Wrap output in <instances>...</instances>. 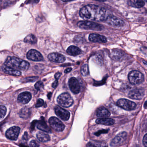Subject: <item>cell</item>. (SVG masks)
<instances>
[{
    "mask_svg": "<svg viewBox=\"0 0 147 147\" xmlns=\"http://www.w3.org/2000/svg\"><path fill=\"white\" fill-rule=\"evenodd\" d=\"M7 112V109L4 105H0V119L3 118Z\"/></svg>",
    "mask_w": 147,
    "mask_h": 147,
    "instance_id": "30",
    "label": "cell"
},
{
    "mask_svg": "<svg viewBox=\"0 0 147 147\" xmlns=\"http://www.w3.org/2000/svg\"><path fill=\"white\" fill-rule=\"evenodd\" d=\"M96 122L98 124L106 125V126H111L115 123V121L114 119L108 118H99L97 119Z\"/></svg>",
    "mask_w": 147,
    "mask_h": 147,
    "instance_id": "22",
    "label": "cell"
},
{
    "mask_svg": "<svg viewBox=\"0 0 147 147\" xmlns=\"http://www.w3.org/2000/svg\"><path fill=\"white\" fill-rule=\"evenodd\" d=\"M127 134L125 132H121L118 134L111 142L110 143L111 146H115L122 143L127 138Z\"/></svg>",
    "mask_w": 147,
    "mask_h": 147,
    "instance_id": "14",
    "label": "cell"
},
{
    "mask_svg": "<svg viewBox=\"0 0 147 147\" xmlns=\"http://www.w3.org/2000/svg\"><path fill=\"white\" fill-rule=\"evenodd\" d=\"M37 138L39 141L42 142H47L51 140L49 135L44 132H39L37 133Z\"/></svg>",
    "mask_w": 147,
    "mask_h": 147,
    "instance_id": "25",
    "label": "cell"
},
{
    "mask_svg": "<svg viewBox=\"0 0 147 147\" xmlns=\"http://www.w3.org/2000/svg\"><path fill=\"white\" fill-rule=\"evenodd\" d=\"M143 143L145 147H147V134L145 135L143 138Z\"/></svg>",
    "mask_w": 147,
    "mask_h": 147,
    "instance_id": "35",
    "label": "cell"
},
{
    "mask_svg": "<svg viewBox=\"0 0 147 147\" xmlns=\"http://www.w3.org/2000/svg\"><path fill=\"white\" fill-rule=\"evenodd\" d=\"M128 79L131 84H138L144 81V75L138 71H132L128 74Z\"/></svg>",
    "mask_w": 147,
    "mask_h": 147,
    "instance_id": "5",
    "label": "cell"
},
{
    "mask_svg": "<svg viewBox=\"0 0 147 147\" xmlns=\"http://www.w3.org/2000/svg\"><path fill=\"white\" fill-rule=\"evenodd\" d=\"M103 80H102V81H101L100 82H101V83H102L103 84H104V83H102V82H103ZM99 84L101 85V84H100H100H97V86H99Z\"/></svg>",
    "mask_w": 147,
    "mask_h": 147,
    "instance_id": "44",
    "label": "cell"
},
{
    "mask_svg": "<svg viewBox=\"0 0 147 147\" xmlns=\"http://www.w3.org/2000/svg\"><path fill=\"white\" fill-rule=\"evenodd\" d=\"M96 1H104V0H96Z\"/></svg>",
    "mask_w": 147,
    "mask_h": 147,
    "instance_id": "47",
    "label": "cell"
},
{
    "mask_svg": "<svg viewBox=\"0 0 147 147\" xmlns=\"http://www.w3.org/2000/svg\"><path fill=\"white\" fill-rule=\"evenodd\" d=\"M5 65L14 69L26 71L30 67L29 63L15 57H9L5 62Z\"/></svg>",
    "mask_w": 147,
    "mask_h": 147,
    "instance_id": "2",
    "label": "cell"
},
{
    "mask_svg": "<svg viewBox=\"0 0 147 147\" xmlns=\"http://www.w3.org/2000/svg\"><path fill=\"white\" fill-rule=\"evenodd\" d=\"M32 98V94L28 92H24L19 94L18 97V102L23 104L29 102Z\"/></svg>",
    "mask_w": 147,
    "mask_h": 147,
    "instance_id": "15",
    "label": "cell"
},
{
    "mask_svg": "<svg viewBox=\"0 0 147 147\" xmlns=\"http://www.w3.org/2000/svg\"><path fill=\"white\" fill-rule=\"evenodd\" d=\"M78 26L80 28L86 30L101 31L102 29V26L100 24L88 21L79 22L78 23Z\"/></svg>",
    "mask_w": 147,
    "mask_h": 147,
    "instance_id": "4",
    "label": "cell"
},
{
    "mask_svg": "<svg viewBox=\"0 0 147 147\" xmlns=\"http://www.w3.org/2000/svg\"><path fill=\"white\" fill-rule=\"evenodd\" d=\"M144 96V91L141 89H135L130 91L128 96L130 98L134 99H142Z\"/></svg>",
    "mask_w": 147,
    "mask_h": 147,
    "instance_id": "17",
    "label": "cell"
},
{
    "mask_svg": "<svg viewBox=\"0 0 147 147\" xmlns=\"http://www.w3.org/2000/svg\"><path fill=\"white\" fill-rule=\"evenodd\" d=\"M34 86H35V89L36 90H39L41 88L44 87V84H43V82L42 81H38L35 84Z\"/></svg>",
    "mask_w": 147,
    "mask_h": 147,
    "instance_id": "32",
    "label": "cell"
},
{
    "mask_svg": "<svg viewBox=\"0 0 147 147\" xmlns=\"http://www.w3.org/2000/svg\"><path fill=\"white\" fill-rule=\"evenodd\" d=\"M36 125L37 128L39 130L44 131L45 132H47V133H51V129L49 128L47 123H46L43 117L41 120H40L39 121H37Z\"/></svg>",
    "mask_w": 147,
    "mask_h": 147,
    "instance_id": "19",
    "label": "cell"
},
{
    "mask_svg": "<svg viewBox=\"0 0 147 147\" xmlns=\"http://www.w3.org/2000/svg\"><path fill=\"white\" fill-rule=\"evenodd\" d=\"M22 139L23 140L25 141H27L28 140V134L26 132L25 133L24 135L22 136Z\"/></svg>",
    "mask_w": 147,
    "mask_h": 147,
    "instance_id": "37",
    "label": "cell"
},
{
    "mask_svg": "<svg viewBox=\"0 0 147 147\" xmlns=\"http://www.w3.org/2000/svg\"><path fill=\"white\" fill-rule=\"evenodd\" d=\"M123 56V53L120 50H114L111 53V57L112 59L115 60H119Z\"/></svg>",
    "mask_w": 147,
    "mask_h": 147,
    "instance_id": "27",
    "label": "cell"
},
{
    "mask_svg": "<svg viewBox=\"0 0 147 147\" xmlns=\"http://www.w3.org/2000/svg\"><path fill=\"white\" fill-rule=\"evenodd\" d=\"M27 58L29 60L36 62L42 61L44 59L42 54L39 52L34 49H32L28 52Z\"/></svg>",
    "mask_w": 147,
    "mask_h": 147,
    "instance_id": "10",
    "label": "cell"
},
{
    "mask_svg": "<svg viewBox=\"0 0 147 147\" xmlns=\"http://www.w3.org/2000/svg\"><path fill=\"white\" fill-rule=\"evenodd\" d=\"M58 84V80H55L52 84V87L53 88H56Z\"/></svg>",
    "mask_w": 147,
    "mask_h": 147,
    "instance_id": "38",
    "label": "cell"
},
{
    "mask_svg": "<svg viewBox=\"0 0 147 147\" xmlns=\"http://www.w3.org/2000/svg\"><path fill=\"white\" fill-rule=\"evenodd\" d=\"M80 72L83 76H86L89 74V67L87 64H85L81 67Z\"/></svg>",
    "mask_w": 147,
    "mask_h": 147,
    "instance_id": "29",
    "label": "cell"
},
{
    "mask_svg": "<svg viewBox=\"0 0 147 147\" xmlns=\"http://www.w3.org/2000/svg\"><path fill=\"white\" fill-rule=\"evenodd\" d=\"M2 70L6 74L14 75V76H20L21 75V72L18 70L7 65H3L1 67Z\"/></svg>",
    "mask_w": 147,
    "mask_h": 147,
    "instance_id": "18",
    "label": "cell"
},
{
    "mask_svg": "<svg viewBox=\"0 0 147 147\" xmlns=\"http://www.w3.org/2000/svg\"><path fill=\"white\" fill-rule=\"evenodd\" d=\"M58 103L65 108H69L73 105L74 101L69 93L67 92L62 93L59 96L57 99Z\"/></svg>",
    "mask_w": 147,
    "mask_h": 147,
    "instance_id": "3",
    "label": "cell"
},
{
    "mask_svg": "<svg viewBox=\"0 0 147 147\" xmlns=\"http://www.w3.org/2000/svg\"><path fill=\"white\" fill-rule=\"evenodd\" d=\"M38 78V77H28V78L24 79L23 80H24V82H34V81H35V80H37Z\"/></svg>",
    "mask_w": 147,
    "mask_h": 147,
    "instance_id": "31",
    "label": "cell"
},
{
    "mask_svg": "<svg viewBox=\"0 0 147 147\" xmlns=\"http://www.w3.org/2000/svg\"><path fill=\"white\" fill-rule=\"evenodd\" d=\"M48 59L51 62L57 63H63L66 59L64 56L57 53H50L48 55Z\"/></svg>",
    "mask_w": 147,
    "mask_h": 147,
    "instance_id": "12",
    "label": "cell"
},
{
    "mask_svg": "<svg viewBox=\"0 0 147 147\" xmlns=\"http://www.w3.org/2000/svg\"><path fill=\"white\" fill-rule=\"evenodd\" d=\"M51 95H52L51 92H50V93H49V94H48V98H49V99H50V98H51Z\"/></svg>",
    "mask_w": 147,
    "mask_h": 147,
    "instance_id": "42",
    "label": "cell"
},
{
    "mask_svg": "<svg viewBox=\"0 0 147 147\" xmlns=\"http://www.w3.org/2000/svg\"><path fill=\"white\" fill-rule=\"evenodd\" d=\"M89 39L94 43H105L107 41L106 37L97 34H91L89 37Z\"/></svg>",
    "mask_w": 147,
    "mask_h": 147,
    "instance_id": "16",
    "label": "cell"
},
{
    "mask_svg": "<svg viewBox=\"0 0 147 147\" xmlns=\"http://www.w3.org/2000/svg\"><path fill=\"white\" fill-rule=\"evenodd\" d=\"M109 14L104 8L94 4L86 5L80 11V16L83 19L98 22L105 21Z\"/></svg>",
    "mask_w": 147,
    "mask_h": 147,
    "instance_id": "1",
    "label": "cell"
},
{
    "mask_svg": "<svg viewBox=\"0 0 147 147\" xmlns=\"http://www.w3.org/2000/svg\"><path fill=\"white\" fill-rule=\"evenodd\" d=\"M145 1H146L147 2V0H145Z\"/></svg>",
    "mask_w": 147,
    "mask_h": 147,
    "instance_id": "49",
    "label": "cell"
},
{
    "mask_svg": "<svg viewBox=\"0 0 147 147\" xmlns=\"http://www.w3.org/2000/svg\"><path fill=\"white\" fill-rule=\"evenodd\" d=\"M61 74H62L61 73H57L55 74V78L56 80H58L59 78L61 76Z\"/></svg>",
    "mask_w": 147,
    "mask_h": 147,
    "instance_id": "39",
    "label": "cell"
},
{
    "mask_svg": "<svg viewBox=\"0 0 147 147\" xmlns=\"http://www.w3.org/2000/svg\"><path fill=\"white\" fill-rule=\"evenodd\" d=\"M117 106L127 111H131L135 109L136 105L135 103L128 99L121 98L119 99L117 102Z\"/></svg>",
    "mask_w": 147,
    "mask_h": 147,
    "instance_id": "7",
    "label": "cell"
},
{
    "mask_svg": "<svg viewBox=\"0 0 147 147\" xmlns=\"http://www.w3.org/2000/svg\"><path fill=\"white\" fill-rule=\"evenodd\" d=\"M24 41L26 43L35 44L37 43V39L34 35L32 34H29L25 38Z\"/></svg>",
    "mask_w": 147,
    "mask_h": 147,
    "instance_id": "28",
    "label": "cell"
},
{
    "mask_svg": "<svg viewBox=\"0 0 147 147\" xmlns=\"http://www.w3.org/2000/svg\"><path fill=\"white\" fill-rule=\"evenodd\" d=\"M61 1H62L63 2H68L70 1H73V0H61Z\"/></svg>",
    "mask_w": 147,
    "mask_h": 147,
    "instance_id": "43",
    "label": "cell"
},
{
    "mask_svg": "<svg viewBox=\"0 0 147 147\" xmlns=\"http://www.w3.org/2000/svg\"><path fill=\"white\" fill-rule=\"evenodd\" d=\"M2 1V0H0V4H1V3Z\"/></svg>",
    "mask_w": 147,
    "mask_h": 147,
    "instance_id": "48",
    "label": "cell"
},
{
    "mask_svg": "<svg viewBox=\"0 0 147 147\" xmlns=\"http://www.w3.org/2000/svg\"><path fill=\"white\" fill-rule=\"evenodd\" d=\"M129 6L136 8H140L145 5L144 0H127Z\"/></svg>",
    "mask_w": 147,
    "mask_h": 147,
    "instance_id": "20",
    "label": "cell"
},
{
    "mask_svg": "<svg viewBox=\"0 0 147 147\" xmlns=\"http://www.w3.org/2000/svg\"><path fill=\"white\" fill-rule=\"evenodd\" d=\"M20 128L17 126H14L9 129L6 133V136L8 139L12 140H16L18 139Z\"/></svg>",
    "mask_w": 147,
    "mask_h": 147,
    "instance_id": "9",
    "label": "cell"
},
{
    "mask_svg": "<svg viewBox=\"0 0 147 147\" xmlns=\"http://www.w3.org/2000/svg\"><path fill=\"white\" fill-rule=\"evenodd\" d=\"M44 104V100L42 99H38L37 100V102H36V104H35V106L37 108H39V107H42Z\"/></svg>",
    "mask_w": 147,
    "mask_h": 147,
    "instance_id": "33",
    "label": "cell"
},
{
    "mask_svg": "<svg viewBox=\"0 0 147 147\" xmlns=\"http://www.w3.org/2000/svg\"><path fill=\"white\" fill-rule=\"evenodd\" d=\"M111 113L105 107H102L99 108L97 110L96 115L98 117L101 118H105L110 115Z\"/></svg>",
    "mask_w": 147,
    "mask_h": 147,
    "instance_id": "21",
    "label": "cell"
},
{
    "mask_svg": "<svg viewBox=\"0 0 147 147\" xmlns=\"http://www.w3.org/2000/svg\"><path fill=\"white\" fill-rule=\"evenodd\" d=\"M107 132H108L107 130H101V131H99V132H97L95 134V135H96L97 136H98L99 135L101 134H102V133H103V134H104V133H107Z\"/></svg>",
    "mask_w": 147,
    "mask_h": 147,
    "instance_id": "36",
    "label": "cell"
},
{
    "mask_svg": "<svg viewBox=\"0 0 147 147\" xmlns=\"http://www.w3.org/2000/svg\"><path fill=\"white\" fill-rule=\"evenodd\" d=\"M71 70H72V69L71 68H68V69H66L65 71V73L66 74L69 73V72L71 71Z\"/></svg>",
    "mask_w": 147,
    "mask_h": 147,
    "instance_id": "40",
    "label": "cell"
},
{
    "mask_svg": "<svg viewBox=\"0 0 147 147\" xmlns=\"http://www.w3.org/2000/svg\"><path fill=\"white\" fill-rule=\"evenodd\" d=\"M87 147H108V144L103 141H91L88 142L86 145Z\"/></svg>",
    "mask_w": 147,
    "mask_h": 147,
    "instance_id": "24",
    "label": "cell"
},
{
    "mask_svg": "<svg viewBox=\"0 0 147 147\" xmlns=\"http://www.w3.org/2000/svg\"><path fill=\"white\" fill-rule=\"evenodd\" d=\"M105 22L111 26L117 27L123 26L124 24V22L122 20L110 14Z\"/></svg>",
    "mask_w": 147,
    "mask_h": 147,
    "instance_id": "8",
    "label": "cell"
},
{
    "mask_svg": "<svg viewBox=\"0 0 147 147\" xmlns=\"http://www.w3.org/2000/svg\"><path fill=\"white\" fill-rule=\"evenodd\" d=\"M143 62L144 64H145V65H147V62H146V61H143Z\"/></svg>",
    "mask_w": 147,
    "mask_h": 147,
    "instance_id": "46",
    "label": "cell"
},
{
    "mask_svg": "<svg viewBox=\"0 0 147 147\" xmlns=\"http://www.w3.org/2000/svg\"><path fill=\"white\" fill-rule=\"evenodd\" d=\"M55 113L58 117L63 121H68L69 119L70 114L68 111L59 106L55 108Z\"/></svg>",
    "mask_w": 147,
    "mask_h": 147,
    "instance_id": "11",
    "label": "cell"
},
{
    "mask_svg": "<svg viewBox=\"0 0 147 147\" xmlns=\"http://www.w3.org/2000/svg\"><path fill=\"white\" fill-rule=\"evenodd\" d=\"M31 114V109L27 107H25L21 109L19 113V115L21 118L26 119L30 116Z\"/></svg>",
    "mask_w": 147,
    "mask_h": 147,
    "instance_id": "26",
    "label": "cell"
},
{
    "mask_svg": "<svg viewBox=\"0 0 147 147\" xmlns=\"http://www.w3.org/2000/svg\"><path fill=\"white\" fill-rule=\"evenodd\" d=\"M39 0H28V2L29 3H38Z\"/></svg>",
    "mask_w": 147,
    "mask_h": 147,
    "instance_id": "41",
    "label": "cell"
},
{
    "mask_svg": "<svg viewBox=\"0 0 147 147\" xmlns=\"http://www.w3.org/2000/svg\"><path fill=\"white\" fill-rule=\"evenodd\" d=\"M49 124L52 128L57 132H61L63 131L65 126L64 124L56 117H51L49 120Z\"/></svg>",
    "mask_w": 147,
    "mask_h": 147,
    "instance_id": "6",
    "label": "cell"
},
{
    "mask_svg": "<svg viewBox=\"0 0 147 147\" xmlns=\"http://www.w3.org/2000/svg\"><path fill=\"white\" fill-rule=\"evenodd\" d=\"M69 85L70 89L73 93L75 94L79 93L80 91V85L78 81L76 78L74 77L71 78L69 81Z\"/></svg>",
    "mask_w": 147,
    "mask_h": 147,
    "instance_id": "13",
    "label": "cell"
},
{
    "mask_svg": "<svg viewBox=\"0 0 147 147\" xmlns=\"http://www.w3.org/2000/svg\"><path fill=\"white\" fill-rule=\"evenodd\" d=\"M20 146L21 147H28L27 146H24V145H20Z\"/></svg>",
    "mask_w": 147,
    "mask_h": 147,
    "instance_id": "45",
    "label": "cell"
},
{
    "mask_svg": "<svg viewBox=\"0 0 147 147\" xmlns=\"http://www.w3.org/2000/svg\"><path fill=\"white\" fill-rule=\"evenodd\" d=\"M29 146L31 147H39L40 145L38 142L37 141L33 140L30 142V143H29Z\"/></svg>",
    "mask_w": 147,
    "mask_h": 147,
    "instance_id": "34",
    "label": "cell"
},
{
    "mask_svg": "<svg viewBox=\"0 0 147 147\" xmlns=\"http://www.w3.org/2000/svg\"><path fill=\"white\" fill-rule=\"evenodd\" d=\"M67 53L72 56H76L81 53V51L80 48L74 46H71L67 49Z\"/></svg>",
    "mask_w": 147,
    "mask_h": 147,
    "instance_id": "23",
    "label": "cell"
}]
</instances>
